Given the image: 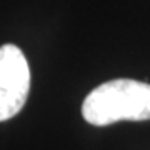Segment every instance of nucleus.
Instances as JSON below:
<instances>
[{
  "mask_svg": "<svg viewBox=\"0 0 150 150\" xmlns=\"http://www.w3.org/2000/svg\"><path fill=\"white\" fill-rule=\"evenodd\" d=\"M82 115L97 127L120 120H150V83L130 79L105 82L87 95Z\"/></svg>",
  "mask_w": 150,
  "mask_h": 150,
  "instance_id": "1",
  "label": "nucleus"
},
{
  "mask_svg": "<svg viewBox=\"0 0 150 150\" xmlns=\"http://www.w3.org/2000/svg\"><path fill=\"white\" fill-rule=\"evenodd\" d=\"M30 92V69L25 55L13 43L0 47V122L15 117Z\"/></svg>",
  "mask_w": 150,
  "mask_h": 150,
  "instance_id": "2",
  "label": "nucleus"
}]
</instances>
